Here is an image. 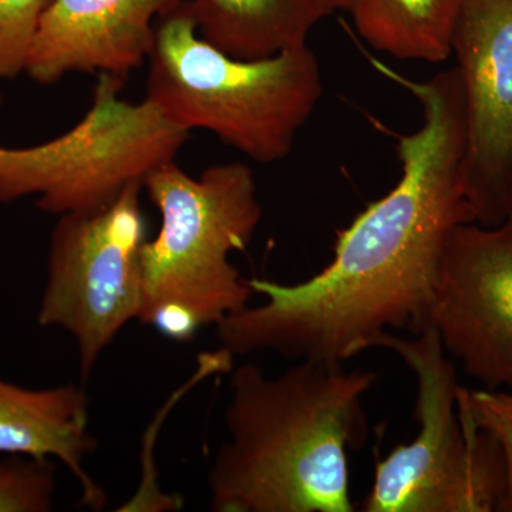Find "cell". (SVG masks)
Masks as SVG:
<instances>
[{"label":"cell","instance_id":"obj_12","mask_svg":"<svg viewBox=\"0 0 512 512\" xmlns=\"http://www.w3.org/2000/svg\"><path fill=\"white\" fill-rule=\"evenodd\" d=\"M202 39L238 59H262L308 45L339 0H187Z\"/></svg>","mask_w":512,"mask_h":512},{"label":"cell","instance_id":"obj_11","mask_svg":"<svg viewBox=\"0 0 512 512\" xmlns=\"http://www.w3.org/2000/svg\"><path fill=\"white\" fill-rule=\"evenodd\" d=\"M97 448L90 433L89 397L76 384L26 389L0 377V454L50 458L69 468L82 490L80 503L93 511L107 495L84 468Z\"/></svg>","mask_w":512,"mask_h":512},{"label":"cell","instance_id":"obj_4","mask_svg":"<svg viewBox=\"0 0 512 512\" xmlns=\"http://www.w3.org/2000/svg\"><path fill=\"white\" fill-rule=\"evenodd\" d=\"M146 100L180 128L210 131L259 164L291 154L323 94L308 45L238 59L202 39L185 3L157 22Z\"/></svg>","mask_w":512,"mask_h":512},{"label":"cell","instance_id":"obj_5","mask_svg":"<svg viewBox=\"0 0 512 512\" xmlns=\"http://www.w3.org/2000/svg\"><path fill=\"white\" fill-rule=\"evenodd\" d=\"M396 353L416 377L419 433L377 463L365 512H501L507 464L493 434L477 426L456 367L427 326L403 339L386 332L375 349Z\"/></svg>","mask_w":512,"mask_h":512},{"label":"cell","instance_id":"obj_9","mask_svg":"<svg viewBox=\"0 0 512 512\" xmlns=\"http://www.w3.org/2000/svg\"><path fill=\"white\" fill-rule=\"evenodd\" d=\"M467 120L466 187L474 222L512 214V0H463L453 36Z\"/></svg>","mask_w":512,"mask_h":512},{"label":"cell","instance_id":"obj_16","mask_svg":"<svg viewBox=\"0 0 512 512\" xmlns=\"http://www.w3.org/2000/svg\"><path fill=\"white\" fill-rule=\"evenodd\" d=\"M471 417L480 429L493 434L507 464V495L501 512H512V392L466 390Z\"/></svg>","mask_w":512,"mask_h":512},{"label":"cell","instance_id":"obj_8","mask_svg":"<svg viewBox=\"0 0 512 512\" xmlns=\"http://www.w3.org/2000/svg\"><path fill=\"white\" fill-rule=\"evenodd\" d=\"M429 326L485 389L512 390V214L497 227L458 225L447 239Z\"/></svg>","mask_w":512,"mask_h":512},{"label":"cell","instance_id":"obj_17","mask_svg":"<svg viewBox=\"0 0 512 512\" xmlns=\"http://www.w3.org/2000/svg\"><path fill=\"white\" fill-rule=\"evenodd\" d=\"M352 5H353V0H339V6H340V9H343V10H350V8H352Z\"/></svg>","mask_w":512,"mask_h":512},{"label":"cell","instance_id":"obj_6","mask_svg":"<svg viewBox=\"0 0 512 512\" xmlns=\"http://www.w3.org/2000/svg\"><path fill=\"white\" fill-rule=\"evenodd\" d=\"M123 83L99 74L92 106L62 136L28 148L0 146V202L36 197L39 210L59 217L94 210L175 160L190 131L146 99H123Z\"/></svg>","mask_w":512,"mask_h":512},{"label":"cell","instance_id":"obj_13","mask_svg":"<svg viewBox=\"0 0 512 512\" xmlns=\"http://www.w3.org/2000/svg\"><path fill=\"white\" fill-rule=\"evenodd\" d=\"M463 0H353L357 33L377 52L400 60L443 63Z\"/></svg>","mask_w":512,"mask_h":512},{"label":"cell","instance_id":"obj_1","mask_svg":"<svg viewBox=\"0 0 512 512\" xmlns=\"http://www.w3.org/2000/svg\"><path fill=\"white\" fill-rule=\"evenodd\" d=\"M419 100L423 126L397 136L403 173L389 194L338 232L319 274L285 285L247 279L265 302L215 326L232 356L274 352L293 360L345 365L389 329L419 335L429 326L441 259L453 229L474 222L467 200V120L457 67L427 82L373 62Z\"/></svg>","mask_w":512,"mask_h":512},{"label":"cell","instance_id":"obj_3","mask_svg":"<svg viewBox=\"0 0 512 512\" xmlns=\"http://www.w3.org/2000/svg\"><path fill=\"white\" fill-rule=\"evenodd\" d=\"M143 190L161 227L141 249L138 322L174 342H191L254 295L229 261L251 245L261 224L254 173L247 164L224 163L191 177L173 160L154 168Z\"/></svg>","mask_w":512,"mask_h":512},{"label":"cell","instance_id":"obj_14","mask_svg":"<svg viewBox=\"0 0 512 512\" xmlns=\"http://www.w3.org/2000/svg\"><path fill=\"white\" fill-rule=\"evenodd\" d=\"M56 493V463L10 454L0 460V512H49Z\"/></svg>","mask_w":512,"mask_h":512},{"label":"cell","instance_id":"obj_15","mask_svg":"<svg viewBox=\"0 0 512 512\" xmlns=\"http://www.w3.org/2000/svg\"><path fill=\"white\" fill-rule=\"evenodd\" d=\"M52 0H0V80L25 72L40 20Z\"/></svg>","mask_w":512,"mask_h":512},{"label":"cell","instance_id":"obj_2","mask_svg":"<svg viewBox=\"0 0 512 512\" xmlns=\"http://www.w3.org/2000/svg\"><path fill=\"white\" fill-rule=\"evenodd\" d=\"M369 370L298 360L276 377L245 363L231 376L228 441L208 477L215 512H352L348 448L366 441Z\"/></svg>","mask_w":512,"mask_h":512},{"label":"cell","instance_id":"obj_7","mask_svg":"<svg viewBox=\"0 0 512 512\" xmlns=\"http://www.w3.org/2000/svg\"><path fill=\"white\" fill-rule=\"evenodd\" d=\"M141 191L143 183H133L103 207L60 215L52 232L37 323L72 336L83 382L140 316L147 241Z\"/></svg>","mask_w":512,"mask_h":512},{"label":"cell","instance_id":"obj_10","mask_svg":"<svg viewBox=\"0 0 512 512\" xmlns=\"http://www.w3.org/2000/svg\"><path fill=\"white\" fill-rule=\"evenodd\" d=\"M187 0H52L25 72L49 86L72 73L126 79L147 62L158 20Z\"/></svg>","mask_w":512,"mask_h":512}]
</instances>
